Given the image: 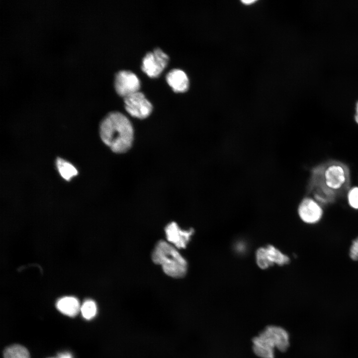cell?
Returning <instances> with one entry per match:
<instances>
[{
    "label": "cell",
    "instance_id": "1",
    "mask_svg": "<svg viewBox=\"0 0 358 358\" xmlns=\"http://www.w3.org/2000/svg\"><path fill=\"white\" fill-rule=\"evenodd\" d=\"M99 133L103 142L114 153H124L131 147L134 129L129 119L118 111L109 113L101 121Z\"/></svg>",
    "mask_w": 358,
    "mask_h": 358
},
{
    "label": "cell",
    "instance_id": "2",
    "mask_svg": "<svg viewBox=\"0 0 358 358\" xmlns=\"http://www.w3.org/2000/svg\"><path fill=\"white\" fill-rule=\"evenodd\" d=\"M178 249L163 240L156 245L152 254L153 262L161 266L164 272L174 278H181L186 273L187 263Z\"/></svg>",
    "mask_w": 358,
    "mask_h": 358
},
{
    "label": "cell",
    "instance_id": "3",
    "mask_svg": "<svg viewBox=\"0 0 358 358\" xmlns=\"http://www.w3.org/2000/svg\"><path fill=\"white\" fill-rule=\"evenodd\" d=\"M253 350L261 358H274V349L281 352L289 347V336L282 328L268 326L252 340Z\"/></svg>",
    "mask_w": 358,
    "mask_h": 358
},
{
    "label": "cell",
    "instance_id": "4",
    "mask_svg": "<svg viewBox=\"0 0 358 358\" xmlns=\"http://www.w3.org/2000/svg\"><path fill=\"white\" fill-rule=\"evenodd\" d=\"M322 186L320 190H322L320 195L315 197L318 201L320 198L322 191L326 201L329 200L335 195V191L345 186L349 179V172L346 167L341 163L334 162L330 163L322 171Z\"/></svg>",
    "mask_w": 358,
    "mask_h": 358
},
{
    "label": "cell",
    "instance_id": "5",
    "mask_svg": "<svg viewBox=\"0 0 358 358\" xmlns=\"http://www.w3.org/2000/svg\"><path fill=\"white\" fill-rule=\"evenodd\" d=\"M124 98L125 108L132 116L143 119L151 114L152 104L142 92L138 91Z\"/></svg>",
    "mask_w": 358,
    "mask_h": 358
},
{
    "label": "cell",
    "instance_id": "6",
    "mask_svg": "<svg viewBox=\"0 0 358 358\" xmlns=\"http://www.w3.org/2000/svg\"><path fill=\"white\" fill-rule=\"evenodd\" d=\"M169 58L160 48L149 52L142 60L141 68L143 71L151 78L157 77L166 67Z\"/></svg>",
    "mask_w": 358,
    "mask_h": 358
},
{
    "label": "cell",
    "instance_id": "7",
    "mask_svg": "<svg viewBox=\"0 0 358 358\" xmlns=\"http://www.w3.org/2000/svg\"><path fill=\"white\" fill-rule=\"evenodd\" d=\"M114 87L117 93L124 98L139 91L140 80L132 71L121 70L115 75Z\"/></svg>",
    "mask_w": 358,
    "mask_h": 358
},
{
    "label": "cell",
    "instance_id": "8",
    "mask_svg": "<svg viewBox=\"0 0 358 358\" xmlns=\"http://www.w3.org/2000/svg\"><path fill=\"white\" fill-rule=\"evenodd\" d=\"M298 215L302 221L307 224H315L320 221L323 215V210L314 199L306 197L300 203Z\"/></svg>",
    "mask_w": 358,
    "mask_h": 358
},
{
    "label": "cell",
    "instance_id": "9",
    "mask_svg": "<svg viewBox=\"0 0 358 358\" xmlns=\"http://www.w3.org/2000/svg\"><path fill=\"white\" fill-rule=\"evenodd\" d=\"M168 242L177 249L185 248L194 233L192 229L184 230L175 222L169 223L165 229Z\"/></svg>",
    "mask_w": 358,
    "mask_h": 358
},
{
    "label": "cell",
    "instance_id": "10",
    "mask_svg": "<svg viewBox=\"0 0 358 358\" xmlns=\"http://www.w3.org/2000/svg\"><path fill=\"white\" fill-rule=\"evenodd\" d=\"M166 81L175 92H184L189 87V80L187 75L179 69H174L169 71L166 75Z\"/></svg>",
    "mask_w": 358,
    "mask_h": 358
},
{
    "label": "cell",
    "instance_id": "11",
    "mask_svg": "<svg viewBox=\"0 0 358 358\" xmlns=\"http://www.w3.org/2000/svg\"><path fill=\"white\" fill-rule=\"evenodd\" d=\"M56 307L62 313L70 317L77 315L81 309L78 300L72 296H66L59 299Z\"/></svg>",
    "mask_w": 358,
    "mask_h": 358
},
{
    "label": "cell",
    "instance_id": "12",
    "mask_svg": "<svg viewBox=\"0 0 358 358\" xmlns=\"http://www.w3.org/2000/svg\"><path fill=\"white\" fill-rule=\"evenodd\" d=\"M267 259L271 266L273 264L283 266L289 262V257L274 246L268 245L265 247Z\"/></svg>",
    "mask_w": 358,
    "mask_h": 358
},
{
    "label": "cell",
    "instance_id": "13",
    "mask_svg": "<svg viewBox=\"0 0 358 358\" xmlns=\"http://www.w3.org/2000/svg\"><path fill=\"white\" fill-rule=\"evenodd\" d=\"M56 166L61 176L67 181L70 180L78 174L74 165L61 158L57 159Z\"/></svg>",
    "mask_w": 358,
    "mask_h": 358
},
{
    "label": "cell",
    "instance_id": "14",
    "mask_svg": "<svg viewBox=\"0 0 358 358\" xmlns=\"http://www.w3.org/2000/svg\"><path fill=\"white\" fill-rule=\"evenodd\" d=\"M3 358H30L28 350L20 345H13L5 348Z\"/></svg>",
    "mask_w": 358,
    "mask_h": 358
},
{
    "label": "cell",
    "instance_id": "15",
    "mask_svg": "<svg viewBox=\"0 0 358 358\" xmlns=\"http://www.w3.org/2000/svg\"><path fill=\"white\" fill-rule=\"evenodd\" d=\"M83 316L87 320H90L96 315L97 311L96 305L91 300L85 301L81 307Z\"/></svg>",
    "mask_w": 358,
    "mask_h": 358
},
{
    "label": "cell",
    "instance_id": "16",
    "mask_svg": "<svg viewBox=\"0 0 358 358\" xmlns=\"http://www.w3.org/2000/svg\"><path fill=\"white\" fill-rule=\"evenodd\" d=\"M256 259L258 267L262 269H267L271 267L267 259L265 247H261L257 250Z\"/></svg>",
    "mask_w": 358,
    "mask_h": 358
},
{
    "label": "cell",
    "instance_id": "17",
    "mask_svg": "<svg viewBox=\"0 0 358 358\" xmlns=\"http://www.w3.org/2000/svg\"><path fill=\"white\" fill-rule=\"evenodd\" d=\"M348 200L351 207L358 209V187H354L349 191Z\"/></svg>",
    "mask_w": 358,
    "mask_h": 358
},
{
    "label": "cell",
    "instance_id": "18",
    "mask_svg": "<svg viewBox=\"0 0 358 358\" xmlns=\"http://www.w3.org/2000/svg\"><path fill=\"white\" fill-rule=\"evenodd\" d=\"M350 258L355 261H358V237L352 242L350 249Z\"/></svg>",
    "mask_w": 358,
    "mask_h": 358
},
{
    "label": "cell",
    "instance_id": "19",
    "mask_svg": "<svg viewBox=\"0 0 358 358\" xmlns=\"http://www.w3.org/2000/svg\"><path fill=\"white\" fill-rule=\"evenodd\" d=\"M57 358H72V357L69 353L64 352L58 354Z\"/></svg>",
    "mask_w": 358,
    "mask_h": 358
},
{
    "label": "cell",
    "instance_id": "20",
    "mask_svg": "<svg viewBox=\"0 0 358 358\" xmlns=\"http://www.w3.org/2000/svg\"><path fill=\"white\" fill-rule=\"evenodd\" d=\"M355 119L356 122L358 124V101L356 105V114L355 115Z\"/></svg>",
    "mask_w": 358,
    "mask_h": 358
},
{
    "label": "cell",
    "instance_id": "21",
    "mask_svg": "<svg viewBox=\"0 0 358 358\" xmlns=\"http://www.w3.org/2000/svg\"><path fill=\"white\" fill-rule=\"evenodd\" d=\"M242 1L244 4H250L255 2L256 1L251 0H242Z\"/></svg>",
    "mask_w": 358,
    "mask_h": 358
}]
</instances>
